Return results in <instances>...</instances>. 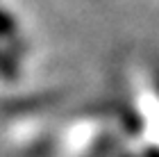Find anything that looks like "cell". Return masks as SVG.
Returning a JSON list of instances; mask_svg holds the SVG:
<instances>
[{"label":"cell","instance_id":"cell-1","mask_svg":"<svg viewBox=\"0 0 159 157\" xmlns=\"http://www.w3.org/2000/svg\"><path fill=\"white\" fill-rule=\"evenodd\" d=\"M146 157H159V148H150L146 153Z\"/></svg>","mask_w":159,"mask_h":157},{"label":"cell","instance_id":"cell-2","mask_svg":"<svg viewBox=\"0 0 159 157\" xmlns=\"http://www.w3.org/2000/svg\"><path fill=\"white\" fill-rule=\"evenodd\" d=\"M157 84H159V82H157Z\"/></svg>","mask_w":159,"mask_h":157}]
</instances>
